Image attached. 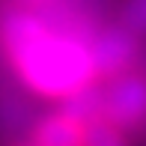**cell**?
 I'll return each instance as SVG.
<instances>
[{
    "label": "cell",
    "instance_id": "obj_1",
    "mask_svg": "<svg viewBox=\"0 0 146 146\" xmlns=\"http://www.w3.org/2000/svg\"><path fill=\"white\" fill-rule=\"evenodd\" d=\"M0 45L12 72L30 92L69 102L96 81L90 45L75 33L54 27L36 9H9L0 18Z\"/></svg>",
    "mask_w": 146,
    "mask_h": 146
},
{
    "label": "cell",
    "instance_id": "obj_2",
    "mask_svg": "<svg viewBox=\"0 0 146 146\" xmlns=\"http://www.w3.org/2000/svg\"><path fill=\"white\" fill-rule=\"evenodd\" d=\"M102 116V98L81 92L33 125L27 146H87V128Z\"/></svg>",
    "mask_w": 146,
    "mask_h": 146
},
{
    "label": "cell",
    "instance_id": "obj_3",
    "mask_svg": "<svg viewBox=\"0 0 146 146\" xmlns=\"http://www.w3.org/2000/svg\"><path fill=\"white\" fill-rule=\"evenodd\" d=\"M102 116L119 128H137L146 122V81L137 75H119L102 96Z\"/></svg>",
    "mask_w": 146,
    "mask_h": 146
},
{
    "label": "cell",
    "instance_id": "obj_4",
    "mask_svg": "<svg viewBox=\"0 0 146 146\" xmlns=\"http://www.w3.org/2000/svg\"><path fill=\"white\" fill-rule=\"evenodd\" d=\"M92 63L98 75H122L134 60V33L131 30H104L90 45Z\"/></svg>",
    "mask_w": 146,
    "mask_h": 146
},
{
    "label": "cell",
    "instance_id": "obj_5",
    "mask_svg": "<svg viewBox=\"0 0 146 146\" xmlns=\"http://www.w3.org/2000/svg\"><path fill=\"white\" fill-rule=\"evenodd\" d=\"M87 146H128V140H125L119 125H113L104 116H98L87 128Z\"/></svg>",
    "mask_w": 146,
    "mask_h": 146
},
{
    "label": "cell",
    "instance_id": "obj_6",
    "mask_svg": "<svg viewBox=\"0 0 146 146\" xmlns=\"http://www.w3.org/2000/svg\"><path fill=\"white\" fill-rule=\"evenodd\" d=\"M125 30L146 33V0H131L125 6Z\"/></svg>",
    "mask_w": 146,
    "mask_h": 146
}]
</instances>
